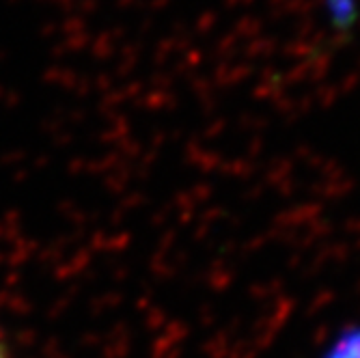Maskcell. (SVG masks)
I'll list each match as a JSON object with an SVG mask.
<instances>
[{
  "label": "cell",
  "instance_id": "obj_3",
  "mask_svg": "<svg viewBox=\"0 0 360 358\" xmlns=\"http://www.w3.org/2000/svg\"><path fill=\"white\" fill-rule=\"evenodd\" d=\"M0 358H5V354H3V350H0Z\"/></svg>",
  "mask_w": 360,
  "mask_h": 358
},
{
  "label": "cell",
  "instance_id": "obj_2",
  "mask_svg": "<svg viewBox=\"0 0 360 358\" xmlns=\"http://www.w3.org/2000/svg\"><path fill=\"white\" fill-rule=\"evenodd\" d=\"M328 15L337 24H349L354 20V0H328Z\"/></svg>",
  "mask_w": 360,
  "mask_h": 358
},
{
  "label": "cell",
  "instance_id": "obj_1",
  "mask_svg": "<svg viewBox=\"0 0 360 358\" xmlns=\"http://www.w3.org/2000/svg\"><path fill=\"white\" fill-rule=\"evenodd\" d=\"M317 358H360V321H349L321 345Z\"/></svg>",
  "mask_w": 360,
  "mask_h": 358
}]
</instances>
